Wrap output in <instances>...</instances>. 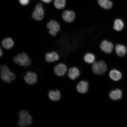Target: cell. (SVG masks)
Masks as SVG:
<instances>
[{
  "mask_svg": "<svg viewBox=\"0 0 127 127\" xmlns=\"http://www.w3.org/2000/svg\"><path fill=\"white\" fill-rule=\"evenodd\" d=\"M19 119L17 122L20 127L30 126L32 123V119L28 111L25 110L20 111L19 113Z\"/></svg>",
  "mask_w": 127,
  "mask_h": 127,
  "instance_id": "cell-1",
  "label": "cell"
},
{
  "mask_svg": "<svg viewBox=\"0 0 127 127\" xmlns=\"http://www.w3.org/2000/svg\"><path fill=\"white\" fill-rule=\"evenodd\" d=\"M1 77L4 82L10 83L15 80L16 77L13 72L9 70L7 66L2 65L1 66Z\"/></svg>",
  "mask_w": 127,
  "mask_h": 127,
  "instance_id": "cell-2",
  "label": "cell"
},
{
  "mask_svg": "<svg viewBox=\"0 0 127 127\" xmlns=\"http://www.w3.org/2000/svg\"><path fill=\"white\" fill-rule=\"evenodd\" d=\"M13 60L15 63L21 66H28L31 63V59L25 53L19 54L14 57Z\"/></svg>",
  "mask_w": 127,
  "mask_h": 127,
  "instance_id": "cell-3",
  "label": "cell"
},
{
  "mask_svg": "<svg viewBox=\"0 0 127 127\" xmlns=\"http://www.w3.org/2000/svg\"><path fill=\"white\" fill-rule=\"evenodd\" d=\"M44 15V12L42 5L41 3H39L36 5L32 12V17L35 20L40 21L43 19Z\"/></svg>",
  "mask_w": 127,
  "mask_h": 127,
  "instance_id": "cell-4",
  "label": "cell"
},
{
  "mask_svg": "<svg viewBox=\"0 0 127 127\" xmlns=\"http://www.w3.org/2000/svg\"><path fill=\"white\" fill-rule=\"evenodd\" d=\"M107 66L104 61H100L94 64L92 69L95 74H104L107 70Z\"/></svg>",
  "mask_w": 127,
  "mask_h": 127,
  "instance_id": "cell-5",
  "label": "cell"
},
{
  "mask_svg": "<svg viewBox=\"0 0 127 127\" xmlns=\"http://www.w3.org/2000/svg\"><path fill=\"white\" fill-rule=\"evenodd\" d=\"M47 28L49 34L53 36L56 35L60 29L59 24L54 20H51L48 23Z\"/></svg>",
  "mask_w": 127,
  "mask_h": 127,
  "instance_id": "cell-6",
  "label": "cell"
},
{
  "mask_svg": "<svg viewBox=\"0 0 127 127\" xmlns=\"http://www.w3.org/2000/svg\"><path fill=\"white\" fill-rule=\"evenodd\" d=\"M24 79L26 83L29 85H33L37 82L36 74L32 71H28L24 77Z\"/></svg>",
  "mask_w": 127,
  "mask_h": 127,
  "instance_id": "cell-7",
  "label": "cell"
},
{
  "mask_svg": "<svg viewBox=\"0 0 127 127\" xmlns=\"http://www.w3.org/2000/svg\"><path fill=\"white\" fill-rule=\"evenodd\" d=\"M67 69V67L63 63H60L55 66L54 71L57 75L62 77L66 74Z\"/></svg>",
  "mask_w": 127,
  "mask_h": 127,
  "instance_id": "cell-8",
  "label": "cell"
},
{
  "mask_svg": "<svg viewBox=\"0 0 127 127\" xmlns=\"http://www.w3.org/2000/svg\"><path fill=\"white\" fill-rule=\"evenodd\" d=\"M113 47L112 43L107 40L103 41L100 45L101 50L103 52L107 54L110 53L112 52Z\"/></svg>",
  "mask_w": 127,
  "mask_h": 127,
  "instance_id": "cell-9",
  "label": "cell"
},
{
  "mask_svg": "<svg viewBox=\"0 0 127 127\" xmlns=\"http://www.w3.org/2000/svg\"><path fill=\"white\" fill-rule=\"evenodd\" d=\"M62 16L64 21L68 23H71L75 18V14L72 11L66 10L63 12Z\"/></svg>",
  "mask_w": 127,
  "mask_h": 127,
  "instance_id": "cell-10",
  "label": "cell"
},
{
  "mask_svg": "<svg viewBox=\"0 0 127 127\" xmlns=\"http://www.w3.org/2000/svg\"><path fill=\"white\" fill-rule=\"evenodd\" d=\"M45 58L48 63H53L58 61L59 59V57L56 52H53L47 53Z\"/></svg>",
  "mask_w": 127,
  "mask_h": 127,
  "instance_id": "cell-11",
  "label": "cell"
},
{
  "mask_svg": "<svg viewBox=\"0 0 127 127\" xmlns=\"http://www.w3.org/2000/svg\"><path fill=\"white\" fill-rule=\"evenodd\" d=\"M88 84L85 81H82L77 86V89L79 93L85 94L88 91Z\"/></svg>",
  "mask_w": 127,
  "mask_h": 127,
  "instance_id": "cell-12",
  "label": "cell"
},
{
  "mask_svg": "<svg viewBox=\"0 0 127 127\" xmlns=\"http://www.w3.org/2000/svg\"><path fill=\"white\" fill-rule=\"evenodd\" d=\"M80 75V71L75 67L70 68L68 72V76L72 80H75Z\"/></svg>",
  "mask_w": 127,
  "mask_h": 127,
  "instance_id": "cell-13",
  "label": "cell"
},
{
  "mask_svg": "<svg viewBox=\"0 0 127 127\" xmlns=\"http://www.w3.org/2000/svg\"><path fill=\"white\" fill-rule=\"evenodd\" d=\"M48 96L50 99L52 101H58L61 98V93L58 90L55 91L51 90L49 92Z\"/></svg>",
  "mask_w": 127,
  "mask_h": 127,
  "instance_id": "cell-14",
  "label": "cell"
},
{
  "mask_svg": "<svg viewBox=\"0 0 127 127\" xmlns=\"http://www.w3.org/2000/svg\"><path fill=\"white\" fill-rule=\"evenodd\" d=\"M115 50L117 55L120 57L124 56L127 53L126 47L122 44H117L116 46Z\"/></svg>",
  "mask_w": 127,
  "mask_h": 127,
  "instance_id": "cell-15",
  "label": "cell"
},
{
  "mask_svg": "<svg viewBox=\"0 0 127 127\" xmlns=\"http://www.w3.org/2000/svg\"><path fill=\"white\" fill-rule=\"evenodd\" d=\"M1 44L4 48L9 50L13 47L14 42L11 38L7 37L3 40L1 42Z\"/></svg>",
  "mask_w": 127,
  "mask_h": 127,
  "instance_id": "cell-16",
  "label": "cell"
},
{
  "mask_svg": "<svg viewBox=\"0 0 127 127\" xmlns=\"http://www.w3.org/2000/svg\"><path fill=\"white\" fill-rule=\"evenodd\" d=\"M109 75L112 80L116 81L120 80L122 77L121 72L116 69L111 70L109 73Z\"/></svg>",
  "mask_w": 127,
  "mask_h": 127,
  "instance_id": "cell-17",
  "label": "cell"
},
{
  "mask_svg": "<svg viewBox=\"0 0 127 127\" xmlns=\"http://www.w3.org/2000/svg\"><path fill=\"white\" fill-rule=\"evenodd\" d=\"M109 96L111 99L114 100L120 99L122 96V92L119 89L113 90L109 94Z\"/></svg>",
  "mask_w": 127,
  "mask_h": 127,
  "instance_id": "cell-18",
  "label": "cell"
},
{
  "mask_svg": "<svg viewBox=\"0 0 127 127\" xmlns=\"http://www.w3.org/2000/svg\"><path fill=\"white\" fill-rule=\"evenodd\" d=\"M98 4L101 7L105 9H109L112 7V3L110 0H98Z\"/></svg>",
  "mask_w": 127,
  "mask_h": 127,
  "instance_id": "cell-19",
  "label": "cell"
},
{
  "mask_svg": "<svg viewBox=\"0 0 127 127\" xmlns=\"http://www.w3.org/2000/svg\"><path fill=\"white\" fill-rule=\"evenodd\" d=\"M124 23L123 21L120 19H117L115 21L114 23V29L116 31H120L123 29Z\"/></svg>",
  "mask_w": 127,
  "mask_h": 127,
  "instance_id": "cell-20",
  "label": "cell"
},
{
  "mask_svg": "<svg viewBox=\"0 0 127 127\" xmlns=\"http://www.w3.org/2000/svg\"><path fill=\"white\" fill-rule=\"evenodd\" d=\"M95 59V55L92 53H88L84 57V60L88 64H92L94 62Z\"/></svg>",
  "mask_w": 127,
  "mask_h": 127,
  "instance_id": "cell-21",
  "label": "cell"
},
{
  "mask_svg": "<svg viewBox=\"0 0 127 127\" xmlns=\"http://www.w3.org/2000/svg\"><path fill=\"white\" fill-rule=\"evenodd\" d=\"M66 2V0H55L54 5L56 8L61 9L65 6Z\"/></svg>",
  "mask_w": 127,
  "mask_h": 127,
  "instance_id": "cell-22",
  "label": "cell"
},
{
  "mask_svg": "<svg viewBox=\"0 0 127 127\" xmlns=\"http://www.w3.org/2000/svg\"><path fill=\"white\" fill-rule=\"evenodd\" d=\"M20 4L24 6L28 5L29 2V0H19Z\"/></svg>",
  "mask_w": 127,
  "mask_h": 127,
  "instance_id": "cell-23",
  "label": "cell"
},
{
  "mask_svg": "<svg viewBox=\"0 0 127 127\" xmlns=\"http://www.w3.org/2000/svg\"><path fill=\"white\" fill-rule=\"evenodd\" d=\"M42 2H43L44 3H49L51 2V1H52V0H41Z\"/></svg>",
  "mask_w": 127,
  "mask_h": 127,
  "instance_id": "cell-24",
  "label": "cell"
},
{
  "mask_svg": "<svg viewBox=\"0 0 127 127\" xmlns=\"http://www.w3.org/2000/svg\"><path fill=\"white\" fill-rule=\"evenodd\" d=\"M3 55V52L2 50V49H1V48H0V57L2 56Z\"/></svg>",
  "mask_w": 127,
  "mask_h": 127,
  "instance_id": "cell-25",
  "label": "cell"
}]
</instances>
